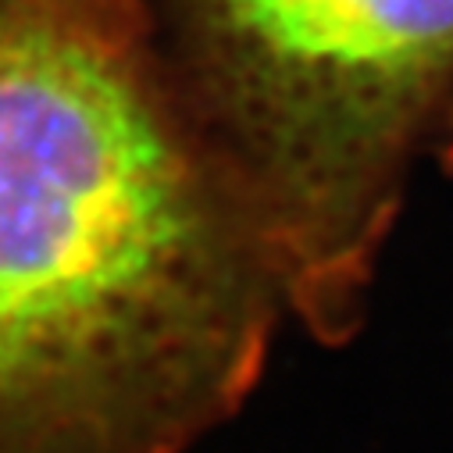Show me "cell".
I'll return each mask as SVG.
<instances>
[{
  "instance_id": "obj_2",
  "label": "cell",
  "mask_w": 453,
  "mask_h": 453,
  "mask_svg": "<svg viewBox=\"0 0 453 453\" xmlns=\"http://www.w3.org/2000/svg\"><path fill=\"white\" fill-rule=\"evenodd\" d=\"M175 72L272 254L286 314L347 343L414 157L453 104V0H165Z\"/></svg>"
},
{
  "instance_id": "obj_1",
  "label": "cell",
  "mask_w": 453,
  "mask_h": 453,
  "mask_svg": "<svg viewBox=\"0 0 453 453\" xmlns=\"http://www.w3.org/2000/svg\"><path fill=\"white\" fill-rule=\"evenodd\" d=\"M282 318L140 0H0V453H186Z\"/></svg>"
}]
</instances>
